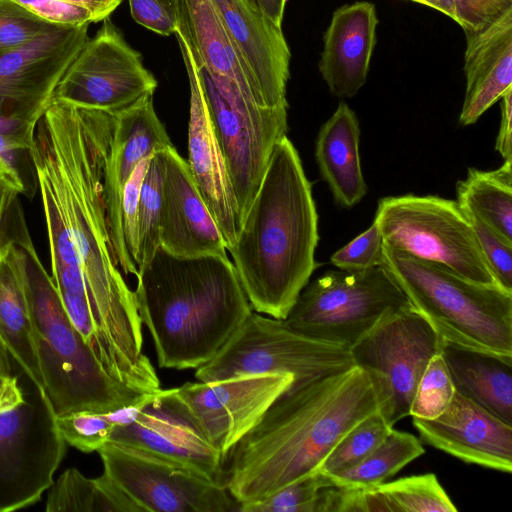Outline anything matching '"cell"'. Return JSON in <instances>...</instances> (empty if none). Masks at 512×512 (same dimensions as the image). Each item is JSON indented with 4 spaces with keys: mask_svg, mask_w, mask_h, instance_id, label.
Listing matches in <instances>:
<instances>
[{
    "mask_svg": "<svg viewBox=\"0 0 512 512\" xmlns=\"http://www.w3.org/2000/svg\"><path fill=\"white\" fill-rule=\"evenodd\" d=\"M113 128L114 114L53 99L36 124L31 148L52 280L59 293L85 290V321L97 334L140 320L107 222L104 174Z\"/></svg>",
    "mask_w": 512,
    "mask_h": 512,
    "instance_id": "6da1fadb",
    "label": "cell"
},
{
    "mask_svg": "<svg viewBox=\"0 0 512 512\" xmlns=\"http://www.w3.org/2000/svg\"><path fill=\"white\" fill-rule=\"evenodd\" d=\"M376 411L371 381L356 365L293 383L226 454L225 488L240 505L319 472L342 437Z\"/></svg>",
    "mask_w": 512,
    "mask_h": 512,
    "instance_id": "7a4b0ae2",
    "label": "cell"
},
{
    "mask_svg": "<svg viewBox=\"0 0 512 512\" xmlns=\"http://www.w3.org/2000/svg\"><path fill=\"white\" fill-rule=\"evenodd\" d=\"M312 185L287 136L274 147L258 190L227 250L252 309L285 320L318 266Z\"/></svg>",
    "mask_w": 512,
    "mask_h": 512,
    "instance_id": "3957f363",
    "label": "cell"
},
{
    "mask_svg": "<svg viewBox=\"0 0 512 512\" xmlns=\"http://www.w3.org/2000/svg\"><path fill=\"white\" fill-rule=\"evenodd\" d=\"M134 300L160 368L208 362L252 312L228 256H179L159 246L135 276Z\"/></svg>",
    "mask_w": 512,
    "mask_h": 512,
    "instance_id": "277c9868",
    "label": "cell"
},
{
    "mask_svg": "<svg viewBox=\"0 0 512 512\" xmlns=\"http://www.w3.org/2000/svg\"><path fill=\"white\" fill-rule=\"evenodd\" d=\"M27 296L45 394L57 416L106 412L133 404L145 393L109 376L72 324L35 248L12 246Z\"/></svg>",
    "mask_w": 512,
    "mask_h": 512,
    "instance_id": "5b68a950",
    "label": "cell"
},
{
    "mask_svg": "<svg viewBox=\"0 0 512 512\" xmlns=\"http://www.w3.org/2000/svg\"><path fill=\"white\" fill-rule=\"evenodd\" d=\"M381 266L442 341L512 354V293L384 243Z\"/></svg>",
    "mask_w": 512,
    "mask_h": 512,
    "instance_id": "8992f818",
    "label": "cell"
},
{
    "mask_svg": "<svg viewBox=\"0 0 512 512\" xmlns=\"http://www.w3.org/2000/svg\"><path fill=\"white\" fill-rule=\"evenodd\" d=\"M412 308L382 266L328 270L305 286L284 321L304 336L350 349L384 320Z\"/></svg>",
    "mask_w": 512,
    "mask_h": 512,
    "instance_id": "52a82bcc",
    "label": "cell"
},
{
    "mask_svg": "<svg viewBox=\"0 0 512 512\" xmlns=\"http://www.w3.org/2000/svg\"><path fill=\"white\" fill-rule=\"evenodd\" d=\"M374 221L388 248L443 265L477 283L499 286L457 201L432 195L385 197L378 202Z\"/></svg>",
    "mask_w": 512,
    "mask_h": 512,
    "instance_id": "ba28073f",
    "label": "cell"
},
{
    "mask_svg": "<svg viewBox=\"0 0 512 512\" xmlns=\"http://www.w3.org/2000/svg\"><path fill=\"white\" fill-rule=\"evenodd\" d=\"M353 365L350 349L309 338L284 320L252 311L217 354L197 368L195 377L200 382H213L289 373L293 383H300Z\"/></svg>",
    "mask_w": 512,
    "mask_h": 512,
    "instance_id": "9c48e42d",
    "label": "cell"
},
{
    "mask_svg": "<svg viewBox=\"0 0 512 512\" xmlns=\"http://www.w3.org/2000/svg\"><path fill=\"white\" fill-rule=\"evenodd\" d=\"M441 339L415 308L381 322L350 348L354 365L369 377L378 411L393 427L409 416L419 380Z\"/></svg>",
    "mask_w": 512,
    "mask_h": 512,
    "instance_id": "30bf717a",
    "label": "cell"
},
{
    "mask_svg": "<svg viewBox=\"0 0 512 512\" xmlns=\"http://www.w3.org/2000/svg\"><path fill=\"white\" fill-rule=\"evenodd\" d=\"M65 444L46 394L32 382L21 403L0 413V512L41 498L53 484Z\"/></svg>",
    "mask_w": 512,
    "mask_h": 512,
    "instance_id": "8fae6325",
    "label": "cell"
},
{
    "mask_svg": "<svg viewBox=\"0 0 512 512\" xmlns=\"http://www.w3.org/2000/svg\"><path fill=\"white\" fill-rule=\"evenodd\" d=\"M99 453L104 472L141 512H229L238 503L227 489L196 471L125 445L107 442Z\"/></svg>",
    "mask_w": 512,
    "mask_h": 512,
    "instance_id": "7c38bea8",
    "label": "cell"
},
{
    "mask_svg": "<svg viewBox=\"0 0 512 512\" xmlns=\"http://www.w3.org/2000/svg\"><path fill=\"white\" fill-rule=\"evenodd\" d=\"M68 66L53 99L116 114L153 96L157 80L109 18Z\"/></svg>",
    "mask_w": 512,
    "mask_h": 512,
    "instance_id": "4fadbf2b",
    "label": "cell"
},
{
    "mask_svg": "<svg viewBox=\"0 0 512 512\" xmlns=\"http://www.w3.org/2000/svg\"><path fill=\"white\" fill-rule=\"evenodd\" d=\"M197 69L234 191L240 228L275 145L287 136L288 103L255 111L239 109L219 92L205 69Z\"/></svg>",
    "mask_w": 512,
    "mask_h": 512,
    "instance_id": "5bb4252c",
    "label": "cell"
},
{
    "mask_svg": "<svg viewBox=\"0 0 512 512\" xmlns=\"http://www.w3.org/2000/svg\"><path fill=\"white\" fill-rule=\"evenodd\" d=\"M289 373L247 375L174 388L204 436L225 458L292 385Z\"/></svg>",
    "mask_w": 512,
    "mask_h": 512,
    "instance_id": "9a60e30c",
    "label": "cell"
},
{
    "mask_svg": "<svg viewBox=\"0 0 512 512\" xmlns=\"http://www.w3.org/2000/svg\"><path fill=\"white\" fill-rule=\"evenodd\" d=\"M88 27H56L1 52L0 113L38 122L64 72L89 39Z\"/></svg>",
    "mask_w": 512,
    "mask_h": 512,
    "instance_id": "2e32d148",
    "label": "cell"
},
{
    "mask_svg": "<svg viewBox=\"0 0 512 512\" xmlns=\"http://www.w3.org/2000/svg\"><path fill=\"white\" fill-rule=\"evenodd\" d=\"M109 442L177 462L224 486V456L204 436L174 388L151 393L133 421L115 427Z\"/></svg>",
    "mask_w": 512,
    "mask_h": 512,
    "instance_id": "e0dca14e",
    "label": "cell"
},
{
    "mask_svg": "<svg viewBox=\"0 0 512 512\" xmlns=\"http://www.w3.org/2000/svg\"><path fill=\"white\" fill-rule=\"evenodd\" d=\"M169 146L174 145L156 114L153 96H147L114 114L104 174V196L110 239L118 265L125 275L136 276L138 269L128 256L123 241L121 203L124 187L144 158Z\"/></svg>",
    "mask_w": 512,
    "mask_h": 512,
    "instance_id": "ac0fdd59",
    "label": "cell"
},
{
    "mask_svg": "<svg viewBox=\"0 0 512 512\" xmlns=\"http://www.w3.org/2000/svg\"><path fill=\"white\" fill-rule=\"evenodd\" d=\"M175 35L190 87L187 164L228 250L234 244L239 231L236 199L210 118L197 66L182 36L179 33Z\"/></svg>",
    "mask_w": 512,
    "mask_h": 512,
    "instance_id": "d6986e66",
    "label": "cell"
},
{
    "mask_svg": "<svg viewBox=\"0 0 512 512\" xmlns=\"http://www.w3.org/2000/svg\"><path fill=\"white\" fill-rule=\"evenodd\" d=\"M162 179L160 246L179 256L227 255L222 234L174 146L154 152Z\"/></svg>",
    "mask_w": 512,
    "mask_h": 512,
    "instance_id": "ffe728a7",
    "label": "cell"
},
{
    "mask_svg": "<svg viewBox=\"0 0 512 512\" xmlns=\"http://www.w3.org/2000/svg\"><path fill=\"white\" fill-rule=\"evenodd\" d=\"M422 441L466 463L512 472V425L456 391L435 419L413 418Z\"/></svg>",
    "mask_w": 512,
    "mask_h": 512,
    "instance_id": "44dd1931",
    "label": "cell"
},
{
    "mask_svg": "<svg viewBox=\"0 0 512 512\" xmlns=\"http://www.w3.org/2000/svg\"><path fill=\"white\" fill-rule=\"evenodd\" d=\"M237 53L268 107L287 104L291 53L282 28L251 0H211Z\"/></svg>",
    "mask_w": 512,
    "mask_h": 512,
    "instance_id": "7402d4cb",
    "label": "cell"
},
{
    "mask_svg": "<svg viewBox=\"0 0 512 512\" xmlns=\"http://www.w3.org/2000/svg\"><path fill=\"white\" fill-rule=\"evenodd\" d=\"M464 32L466 91L459 123L468 126L512 88V6L484 27Z\"/></svg>",
    "mask_w": 512,
    "mask_h": 512,
    "instance_id": "603a6c76",
    "label": "cell"
},
{
    "mask_svg": "<svg viewBox=\"0 0 512 512\" xmlns=\"http://www.w3.org/2000/svg\"><path fill=\"white\" fill-rule=\"evenodd\" d=\"M378 18L373 3L355 2L336 9L324 34L319 71L337 97L355 96L367 80L376 44Z\"/></svg>",
    "mask_w": 512,
    "mask_h": 512,
    "instance_id": "cb8c5ba5",
    "label": "cell"
},
{
    "mask_svg": "<svg viewBox=\"0 0 512 512\" xmlns=\"http://www.w3.org/2000/svg\"><path fill=\"white\" fill-rule=\"evenodd\" d=\"M178 30L198 67L236 86L250 102L268 107L233 46L211 0H177Z\"/></svg>",
    "mask_w": 512,
    "mask_h": 512,
    "instance_id": "d4e9b609",
    "label": "cell"
},
{
    "mask_svg": "<svg viewBox=\"0 0 512 512\" xmlns=\"http://www.w3.org/2000/svg\"><path fill=\"white\" fill-rule=\"evenodd\" d=\"M441 354L456 391L512 425V354L442 340Z\"/></svg>",
    "mask_w": 512,
    "mask_h": 512,
    "instance_id": "484cf974",
    "label": "cell"
},
{
    "mask_svg": "<svg viewBox=\"0 0 512 512\" xmlns=\"http://www.w3.org/2000/svg\"><path fill=\"white\" fill-rule=\"evenodd\" d=\"M359 142L357 116L345 102H340L319 130L315 142V159L335 202L343 208H352L367 192Z\"/></svg>",
    "mask_w": 512,
    "mask_h": 512,
    "instance_id": "4316f807",
    "label": "cell"
},
{
    "mask_svg": "<svg viewBox=\"0 0 512 512\" xmlns=\"http://www.w3.org/2000/svg\"><path fill=\"white\" fill-rule=\"evenodd\" d=\"M0 338L23 373L45 393L30 308L12 247L0 257Z\"/></svg>",
    "mask_w": 512,
    "mask_h": 512,
    "instance_id": "83f0119b",
    "label": "cell"
},
{
    "mask_svg": "<svg viewBox=\"0 0 512 512\" xmlns=\"http://www.w3.org/2000/svg\"><path fill=\"white\" fill-rule=\"evenodd\" d=\"M457 203L512 242V160L490 171L469 168L456 184Z\"/></svg>",
    "mask_w": 512,
    "mask_h": 512,
    "instance_id": "f1b7e54d",
    "label": "cell"
},
{
    "mask_svg": "<svg viewBox=\"0 0 512 512\" xmlns=\"http://www.w3.org/2000/svg\"><path fill=\"white\" fill-rule=\"evenodd\" d=\"M50 488L47 512H141L105 472L97 478H88L76 468H68Z\"/></svg>",
    "mask_w": 512,
    "mask_h": 512,
    "instance_id": "f546056e",
    "label": "cell"
},
{
    "mask_svg": "<svg viewBox=\"0 0 512 512\" xmlns=\"http://www.w3.org/2000/svg\"><path fill=\"white\" fill-rule=\"evenodd\" d=\"M423 453L425 449L418 438L392 428L386 438L359 464L327 476L333 486L375 487Z\"/></svg>",
    "mask_w": 512,
    "mask_h": 512,
    "instance_id": "4dcf8cb0",
    "label": "cell"
},
{
    "mask_svg": "<svg viewBox=\"0 0 512 512\" xmlns=\"http://www.w3.org/2000/svg\"><path fill=\"white\" fill-rule=\"evenodd\" d=\"M389 512H455L435 474L403 477L376 486Z\"/></svg>",
    "mask_w": 512,
    "mask_h": 512,
    "instance_id": "1f68e13d",
    "label": "cell"
},
{
    "mask_svg": "<svg viewBox=\"0 0 512 512\" xmlns=\"http://www.w3.org/2000/svg\"><path fill=\"white\" fill-rule=\"evenodd\" d=\"M392 428L379 411L368 415L342 437L319 472L330 476L356 466L386 438Z\"/></svg>",
    "mask_w": 512,
    "mask_h": 512,
    "instance_id": "d6a6232c",
    "label": "cell"
},
{
    "mask_svg": "<svg viewBox=\"0 0 512 512\" xmlns=\"http://www.w3.org/2000/svg\"><path fill=\"white\" fill-rule=\"evenodd\" d=\"M161 202V172L153 153L143 177L138 201L137 269L148 263L160 246Z\"/></svg>",
    "mask_w": 512,
    "mask_h": 512,
    "instance_id": "836d02e7",
    "label": "cell"
},
{
    "mask_svg": "<svg viewBox=\"0 0 512 512\" xmlns=\"http://www.w3.org/2000/svg\"><path fill=\"white\" fill-rule=\"evenodd\" d=\"M24 186L15 171L0 158V257L12 246L34 248L19 195Z\"/></svg>",
    "mask_w": 512,
    "mask_h": 512,
    "instance_id": "e575fe53",
    "label": "cell"
},
{
    "mask_svg": "<svg viewBox=\"0 0 512 512\" xmlns=\"http://www.w3.org/2000/svg\"><path fill=\"white\" fill-rule=\"evenodd\" d=\"M333 486L329 477L317 472L297 479L269 496L250 503L240 504V512H316L319 492Z\"/></svg>",
    "mask_w": 512,
    "mask_h": 512,
    "instance_id": "d590c367",
    "label": "cell"
},
{
    "mask_svg": "<svg viewBox=\"0 0 512 512\" xmlns=\"http://www.w3.org/2000/svg\"><path fill=\"white\" fill-rule=\"evenodd\" d=\"M455 393L456 389L440 351L430 359L419 380L409 416L435 419L447 409Z\"/></svg>",
    "mask_w": 512,
    "mask_h": 512,
    "instance_id": "8d00e7d4",
    "label": "cell"
},
{
    "mask_svg": "<svg viewBox=\"0 0 512 512\" xmlns=\"http://www.w3.org/2000/svg\"><path fill=\"white\" fill-rule=\"evenodd\" d=\"M115 410L78 411L57 416L56 425L67 444L86 453L97 451L109 442L117 426Z\"/></svg>",
    "mask_w": 512,
    "mask_h": 512,
    "instance_id": "74e56055",
    "label": "cell"
},
{
    "mask_svg": "<svg viewBox=\"0 0 512 512\" xmlns=\"http://www.w3.org/2000/svg\"><path fill=\"white\" fill-rule=\"evenodd\" d=\"M60 26L49 24L14 3L0 0V53L19 47Z\"/></svg>",
    "mask_w": 512,
    "mask_h": 512,
    "instance_id": "f35d334b",
    "label": "cell"
},
{
    "mask_svg": "<svg viewBox=\"0 0 512 512\" xmlns=\"http://www.w3.org/2000/svg\"><path fill=\"white\" fill-rule=\"evenodd\" d=\"M465 213L496 283L502 289L512 293V242L505 240L475 216Z\"/></svg>",
    "mask_w": 512,
    "mask_h": 512,
    "instance_id": "ab89813d",
    "label": "cell"
},
{
    "mask_svg": "<svg viewBox=\"0 0 512 512\" xmlns=\"http://www.w3.org/2000/svg\"><path fill=\"white\" fill-rule=\"evenodd\" d=\"M383 238L377 223L371 226L331 256V263L341 270L362 271L381 266Z\"/></svg>",
    "mask_w": 512,
    "mask_h": 512,
    "instance_id": "60d3db41",
    "label": "cell"
},
{
    "mask_svg": "<svg viewBox=\"0 0 512 512\" xmlns=\"http://www.w3.org/2000/svg\"><path fill=\"white\" fill-rule=\"evenodd\" d=\"M37 18L60 27H79L98 22L88 9L61 0H11Z\"/></svg>",
    "mask_w": 512,
    "mask_h": 512,
    "instance_id": "b9f144b4",
    "label": "cell"
},
{
    "mask_svg": "<svg viewBox=\"0 0 512 512\" xmlns=\"http://www.w3.org/2000/svg\"><path fill=\"white\" fill-rule=\"evenodd\" d=\"M151 156V155H150ZM144 158L135 168L126 183L121 203V223L125 250L136 260L138 250V201L143 177L150 159ZM136 264V263H135Z\"/></svg>",
    "mask_w": 512,
    "mask_h": 512,
    "instance_id": "7bdbcfd3",
    "label": "cell"
},
{
    "mask_svg": "<svg viewBox=\"0 0 512 512\" xmlns=\"http://www.w3.org/2000/svg\"><path fill=\"white\" fill-rule=\"evenodd\" d=\"M133 19L160 35L178 30L177 0H128Z\"/></svg>",
    "mask_w": 512,
    "mask_h": 512,
    "instance_id": "ee69618b",
    "label": "cell"
},
{
    "mask_svg": "<svg viewBox=\"0 0 512 512\" xmlns=\"http://www.w3.org/2000/svg\"><path fill=\"white\" fill-rule=\"evenodd\" d=\"M456 22L464 31L478 30L512 6V0H454Z\"/></svg>",
    "mask_w": 512,
    "mask_h": 512,
    "instance_id": "f6af8a7d",
    "label": "cell"
},
{
    "mask_svg": "<svg viewBox=\"0 0 512 512\" xmlns=\"http://www.w3.org/2000/svg\"><path fill=\"white\" fill-rule=\"evenodd\" d=\"M11 355L0 338V413L21 403L25 390L13 374Z\"/></svg>",
    "mask_w": 512,
    "mask_h": 512,
    "instance_id": "bcb514c9",
    "label": "cell"
},
{
    "mask_svg": "<svg viewBox=\"0 0 512 512\" xmlns=\"http://www.w3.org/2000/svg\"><path fill=\"white\" fill-rule=\"evenodd\" d=\"M501 99V121L495 149L504 160H512V88Z\"/></svg>",
    "mask_w": 512,
    "mask_h": 512,
    "instance_id": "7dc6e473",
    "label": "cell"
},
{
    "mask_svg": "<svg viewBox=\"0 0 512 512\" xmlns=\"http://www.w3.org/2000/svg\"><path fill=\"white\" fill-rule=\"evenodd\" d=\"M0 158L18 175L23 185H27L24 169L34 167L31 150H24L0 136Z\"/></svg>",
    "mask_w": 512,
    "mask_h": 512,
    "instance_id": "c3c4849f",
    "label": "cell"
},
{
    "mask_svg": "<svg viewBox=\"0 0 512 512\" xmlns=\"http://www.w3.org/2000/svg\"><path fill=\"white\" fill-rule=\"evenodd\" d=\"M74 5H78L90 10L98 21L108 18V16L120 4L117 0H61Z\"/></svg>",
    "mask_w": 512,
    "mask_h": 512,
    "instance_id": "681fc988",
    "label": "cell"
},
{
    "mask_svg": "<svg viewBox=\"0 0 512 512\" xmlns=\"http://www.w3.org/2000/svg\"><path fill=\"white\" fill-rule=\"evenodd\" d=\"M275 25L281 27L287 0H251Z\"/></svg>",
    "mask_w": 512,
    "mask_h": 512,
    "instance_id": "f907efd6",
    "label": "cell"
},
{
    "mask_svg": "<svg viewBox=\"0 0 512 512\" xmlns=\"http://www.w3.org/2000/svg\"><path fill=\"white\" fill-rule=\"evenodd\" d=\"M434 8L456 21L454 0H410Z\"/></svg>",
    "mask_w": 512,
    "mask_h": 512,
    "instance_id": "816d5d0a",
    "label": "cell"
},
{
    "mask_svg": "<svg viewBox=\"0 0 512 512\" xmlns=\"http://www.w3.org/2000/svg\"><path fill=\"white\" fill-rule=\"evenodd\" d=\"M117 1H119L121 3L122 0H117Z\"/></svg>",
    "mask_w": 512,
    "mask_h": 512,
    "instance_id": "f5cc1de1",
    "label": "cell"
}]
</instances>
